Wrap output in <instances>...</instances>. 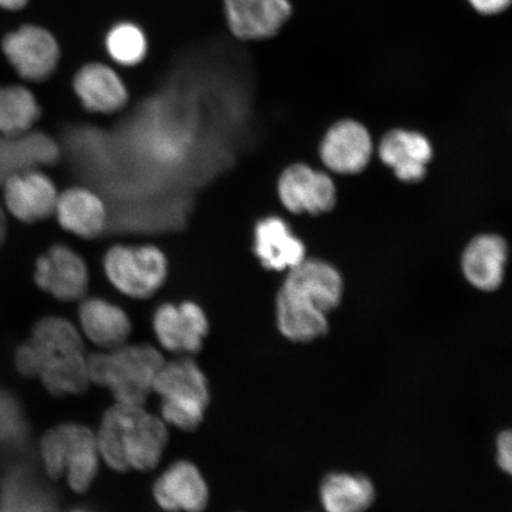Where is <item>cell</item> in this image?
Masks as SVG:
<instances>
[{"mask_svg":"<svg viewBox=\"0 0 512 512\" xmlns=\"http://www.w3.org/2000/svg\"><path fill=\"white\" fill-rule=\"evenodd\" d=\"M379 156L382 163L394 171L399 181L418 183L426 177L433 149L424 134L396 128L384 134Z\"/></svg>","mask_w":512,"mask_h":512,"instance_id":"9a60e30c","label":"cell"},{"mask_svg":"<svg viewBox=\"0 0 512 512\" xmlns=\"http://www.w3.org/2000/svg\"><path fill=\"white\" fill-rule=\"evenodd\" d=\"M80 322L87 337L107 349L121 347L131 332L126 313L98 298L88 299L81 305Z\"/></svg>","mask_w":512,"mask_h":512,"instance_id":"44dd1931","label":"cell"},{"mask_svg":"<svg viewBox=\"0 0 512 512\" xmlns=\"http://www.w3.org/2000/svg\"><path fill=\"white\" fill-rule=\"evenodd\" d=\"M278 195L283 206L296 215L330 213L337 203V189L332 178L303 163L288 166L281 174Z\"/></svg>","mask_w":512,"mask_h":512,"instance_id":"ba28073f","label":"cell"},{"mask_svg":"<svg viewBox=\"0 0 512 512\" xmlns=\"http://www.w3.org/2000/svg\"><path fill=\"white\" fill-rule=\"evenodd\" d=\"M376 491L367 477L331 473L320 486V499L326 512H364L374 503Z\"/></svg>","mask_w":512,"mask_h":512,"instance_id":"7402d4cb","label":"cell"},{"mask_svg":"<svg viewBox=\"0 0 512 512\" xmlns=\"http://www.w3.org/2000/svg\"><path fill=\"white\" fill-rule=\"evenodd\" d=\"M153 329L166 350L196 352L208 334V320L194 303L164 304L153 317Z\"/></svg>","mask_w":512,"mask_h":512,"instance_id":"4fadbf2b","label":"cell"},{"mask_svg":"<svg viewBox=\"0 0 512 512\" xmlns=\"http://www.w3.org/2000/svg\"><path fill=\"white\" fill-rule=\"evenodd\" d=\"M164 362L149 345H131L87 360L89 380L111 390L118 403L142 406Z\"/></svg>","mask_w":512,"mask_h":512,"instance_id":"277c9868","label":"cell"},{"mask_svg":"<svg viewBox=\"0 0 512 512\" xmlns=\"http://www.w3.org/2000/svg\"><path fill=\"white\" fill-rule=\"evenodd\" d=\"M29 2L30 0H0V8L17 11L23 9Z\"/></svg>","mask_w":512,"mask_h":512,"instance_id":"4316f807","label":"cell"},{"mask_svg":"<svg viewBox=\"0 0 512 512\" xmlns=\"http://www.w3.org/2000/svg\"><path fill=\"white\" fill-rule=\"evenodd\" d=\"M232 34L242 41L274 37L292 16L290 0H223Z\"/></svg>","mask_w":512,"mask_h":512,"instance_id":"8fae6325","label":"cell"},{"mask_svg":"<svg viewBox=\"0 0 512 512\" xmlns=\"http://www.w3.org/2000/svg\"><path fill=\"white\" fill-rule=\"evenodd\" d=\"M38 102L29 89L22 86L0 87V132L14 138L28 133L40 118Z\"/></svg>","mask_w":512,"mask_h":512,"instance_id":"603a6c76","label":"cell"},{"mask_svg":"<svg viewBox=\"0 0 512 512\" xmlns=\"http://www.w3.org/2000/svg\"><path fill=\"white\" fill-rule=\"evenodd\" d=\"M469 3L479 14L494 16L507 10L511 0H469Z\"/></svg>","mask_w":512,"mask_h":512,"instance_id":"484cf974","label":"cell"},{"mask_svg":"<svg viewBox=\"0 0 512 512\" xmlns=\"http://www.w3.org/2000/svg\"><path fill=\"white\" fill-rule=\"evenodd\" d=\"M168 432L142 406L118 403L108 409L96 437L99 453L117 471L153 469L164 452Z\"/></svg>","mask_w":512,"mask_h":512,"instance_id":"3957f363","label":"cell"},{"mask_svg":"<svg viewBox=\"0 0 512 512\" xmlns=\"http://www.w3.org/2000/svg\"><path fill=\"white\" fill-rule=\"evenodd\" d=\"M105 271L120 292L133 298H146L162 287L168 264L156 247L115 246L106 255Z\"/></svg>","mask_w":512,"mask_h":512,"instance_id":"52a82bcc","label":"cell"},{"mask_svg":"<svg viewBox=\"0 0 512 512\" xmlns=\"http://www.w3.org/2000/svg\"><path fill=\"white\" fill-rule=\"evenodd\" d=\"M72 512H91V511H88L86 509H75Z\"/></svg>","mask_w":512,"mask_h":512,"instance_id":"f1b7e54d","label":"cell"},{"mask_svg":"<svg viewBox=\"0 0 512 512\" xmlns=\"http://www.w3.org/2000/svg\"><path fill=\"white\" fill-rule=\"evenodd\" d=\"M254 251L270 271H290L306 259L304 242L278 216L266 217L256 224Z\"/></svg>","mask_w":512,"mask_h":512,"instance_id":"ac0fdd59","label":"cell"},{"mask_svg":"<svg viewBox=\"0 0 512 512\" xmlns=\"http://www.w3.org/2000/svg\"><path fill=\"white\" fill-rule=\"evenodd\" d=\"M74 89L82 105L96 113L121 110L128 99L127 89L119 75L101 63H89L75 75Z\"/></svg>","mask_w":512,"mask_h":512,"instance_id":"d6986e66","label":"cell"},{"mask_svg":"<svg viewBox=\"0 0 512 512\" xmlns=\"http://www.w3.org/2000/svg\"><path fill=\"white\" fill-rule=\"evenodd\" d=\"M319 155L326 168L335 174H361L373 155V140L358 121L341 120L326 132Z\"/></svg>","mask_w":512,"mask_h":512,"instance_id":"30bf717a","label":"cell"},{"mask_svg":"<svg viewBox=\"0 0 512 512\" xmlns=\"http://www.w3.org/2000/svg\"><path fill=\"white\" fill-rule=\"evenodd\" d=\"M41 454L48 475H66L74 491H86L98 472V443L87 427L64 425L50 430L42 439Z\"/></svg>","mask_w":512,"mask_h":512,"instance_id":"5b68a950","label":"cell"},{"mask_svg":"<svg viewBox=\"0 0 512 512\" xmlns=\"http://www.w3.org/2000/svg\"><path fill=\"white\" fill-rule=\"evenodd\" d=\"M35 279L42 290L62 302H73L86 293L85 261L67 246H54L37 260Z\"/></svg>","mask_w":512,"mask_h":512,"instance_id":"7c38bea8","label":"cell"},{"mask_svg":"<svg viewBox=\"0 0 512 512\" xmlns=\"http://www.w3.org/2000/svg\"><path fill=\"white\" fill-rule=\"evenodd\" d=\"M6 235V220L4 211L0 208V245H2Z\"/></svg>","mask_w":512,"mask_h":512,"instance_id":"83f0119b","label":"cell"},{"mask_svg":"<svg viewBox=\"0 0 512 512\" xmlns=\"http://www.w3.org/2000/svg\"><path fill=\"white\" fill-rule=\"evenodd\" d=\"M4 183L6 206L18 220L34 223L55 213L59 195L54 183L42 172H17Z\"/></svg>","mask_w":512,"mask_h":512,"instance_id":"5bb4252c","label":"cell"},{"mask_svg":"<svg viewBox=\"0 0 512 512\" xmlns=\"http://www.w3.org/2000/svg\"><path fill=\"white\" fill-rule=\"evenodd\" d=\"M153 390L162 400V414L172 426L194 430L202 421L209 401L206 377L190 360L163 364Z\"/></svg>","mask_w":512,"mask_h":512,"instance_id":"8992f818","label":"cell"},{"mask_svg":"<svg viewBox=\"0 0 512 512\" xmlns=\"http://www.w3.org/2000/svg\"><path fill=\"white\" fill-rule=\"evenodd\" d=\"M3 51L23 79L41 82L54 74L60 60L55 37L36 25H24L6 35Z\"/></svg>","mask_w":512,"mask_h":512,"instance_id":"9c48e42d","label":"cell"},{"mask_svg":"<svg viewBox=\"0 0 512 512\" xmlns=\"http://www.w3.org/2000/svg\"><path fill=\"white\" fill-rule=\"evenodd\" d=\"M16 364L23 375H40L54 395L79 394L91 381L79 332L62 318L42 319L18 349Z\"/></svg>","mask_w":512,"mask_h":512,"instance_id":"7a4b0ae2","label":"cell"},{"mask_svg":"<svg viewBox=\"0 0 512 512\" xmlns=\"http://www.w3.org/2000/svg\"><path fill=\"white\" fill-rule=\"evenodd\" d=\"M343 290L342 275L329 262L305 259L291 268L277 296L281 334L299 343L328 334V315L341 304Z\"/></svg>","mask_w":512,"mask_h":512,"instance_id":"6da1fadb","label":"cell"},{"mask_svg":"<svg viewBox=\"0 0 512 512\" xmlns=\"http://www.w3.org/2000/svg\"><path fill=\"white\" fill-rule=\"evenodd\" d=\"M55 213L61 226L83 239H94L104 232L106 208L92 191L74 188L57 198Z\"/></svg>","mask_w":512,"mask_h":512,"instance_id":"ffe728a7","label":"cell"},{"mask_svg":"<svg viewBox=\"0 0 512 512\" xmlns=\"http://www.w3.org/2000/svg\"><path fill=\"white\" fill-rule=\"evenodd\" d=\"M497 462L499 467L510 475L512 471V435L504 431L497 438Z\"/></svg>","mask_w":512,"mask_h":512,"instance_id":"d4e9b609","label":"cell"},{"mask_svg":"<svg viewBox=\"0 0 512 512\" xmlns=\"http://www.w3.org/2000/svg\"><path fill=\"white\" fill-rule=\"evenodd\" d=\"M106 48L113 61L125 67L137 66L145 59L147 40L138 25L119 23L108 32Z\"/></svg>","mask_w":512,"mask_h":512,"instance_id":"cb8c5ba5","label":"cell"},{"mask_svg":"<svg viewBox=\"0 0 512 512\" xmlns=\"http://www.w3.org/2000/svg\"><path fill=\"white\" fill-rule=\"evenodd\" d=\"M509 247L502 236L483 234L470 241L462 255V271L482 292H494L503 284Z\"/></svg>","mask_w":512,"mask_h":512,"instance_id":"2e32d148","label":"cell"},{"mask_svg":"<svg viewBox=\"0 0 512 512\" xmlns=\"http://www.w3.org/2000/svg\"><path fill=\"white\" fill-rule=\"evenodd\" d=\"M153 492L160 507L169 511L201 512L208 504L207 484L197 467L188 462L171 465Z\"/></svg>","mask_w":512,"mask_h":512,"instance_id":"e0dca14e","label":"cell"}]
</instances>
